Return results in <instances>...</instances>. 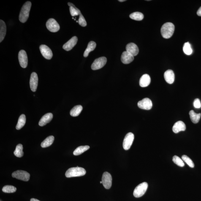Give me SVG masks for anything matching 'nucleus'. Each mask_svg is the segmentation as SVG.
<instances>
[{"label": "nucleus", "mask_w": 201, "mask_h": 201, "mask_svg": "<svg viewBox=\"0 0 201 201\" xmlns=\"http://www.w3.org/2000/svg\"><path fill=\"white\" fill-rule=\"evenodd\" d=\"M19 63L22 68H25L28 65V57L26 52L24 50H21L18 54Z\"/></svg>", "instance_id": "obj_10"}, {"label": "nucleus", "mask_w": 201, "mask_h": 201, "mask_svg": "<svg viewBox=\"0 0 201 201\" xmlns=\"http://www.w3.org/2000/svg\"><path fill=\"white\" fill-rule=\"evenodd\" d=\"M164 77L165 81L169 84L173 83L175 80V75L171 70H168L165 72Z\"/></svg>", "instance_id": "obj_18"}, {"label": "nucleus", "mask_w": 201, "mask_h": 201, "mask_svg": "<svg viewBox=\"0 0 201 201\" xmlns=\"http://www.w3.org/2000/svg\"><path fill=\"white\" fill-rule=\"evenodd\" d=\"M197 15L201 17V7L199 8L197 12Z\"/></svg>", "instance_id": "obj_35"}, {"label": "nucleus", "mask_w": 201, "mask_h": 201, "mask_svg": "<svg viewBox=\"0 0 201 201\" xmlns=\"http://www.w3.org/2000/svg\"><path fill=\"white\" fill-rule=\"evenodd\" d=\"M12 176L13 178H17V179L27 181L30 179V174L28 172L25 171L18 170L12 173Z\"/></svg>", "instance_id": "obj_5"}, {"label": "nucleus", "mask_w": 201, "mask_h": 201, "mask_svg": "<svg viewBox=\"0 0 201 201\" xmlns=\"http://www.w3.org/2000/svg\"><path fill=\"white\" fill-rule=\"evenodd\" d=\"M100 183L102 184V181H100Z\"/></svg>", "instance_id": "obj_38"}, {"label": "nucleus", "mask_w": 201, "mask_h": 201, "mask_svg": "<svg viewBox=\"0 0 201 201\" xmlns=\"http://www.w3.org/2000/svg\"><path fill=\"white\" fill-rule=\"evenodd\" d=\"M151 79L149 75L146 74L142 76L139 80V84L142 87L148 86L151 83Z\"/></svg>", "instance_id": "obj_20"}, {"label": "nucleus", "mask_w": 201, "mask_h": 201, "mask_svg": "<svg viewBox=\"0 0 201 201\" xmlns=\"http://www.w3.org/2000/svg\"><path fill=\"white\" fill-rule=\"evenodd\" d=\"M31 6L30 2H25L22 7L19 15V20L22 23H25L27 20L29 16L30 10Z\"/></svg>", "instance_id": "obj_1"}, {"label": "nucleus", "mask_w": 201, "mask_h": 201, "mask_svg": "<svg viewBox=\"0 0 201 201\" xmlns=\"http://www.w3.org/2000/svg\"><path fill=\"white\" fill-rule=\"evenodd\" d=\"M86 173V171L83 168L73 167L69 168L67 171L65 175L67 178L73 177H80L83 176Z\"/></svg>", "instance_id": "obj_3"}, {"label": "nucleus", "mask_w": 201, "mask_h": 201, "mask_svg": "<svg viewBox=\"0 0 201 201\" xmlns=\"http://www.w3.org/2000/svg\"><path fill=\"white\" fill-rule=\"evenodd\" d=\"M14 154L15 156L18 158L22 157L23 156V145L19 144L17 146L15 151L14 152Z\"/></svg>", "instance_id": "obj_28"}, {"label": "nucleus", "mask_w": 201, "mask_h": 201, "mask_svg": "<svg viewBox=\"0 0 201 201\" xmlns=\"http://www.w3.org/2000/svg\"><path fill=\"white\" fill-rule=\"evenodd\" d=\"M53 118V115L51 113H48L42 117L39 122V125L43 126L50 122Z\"/></svg>", "instance_id": "obj_19"}, {"label": "nucleus", "mask_w": 201, "mask_h": 201, "mask_svg": "<svg viewBox=\"0 0 201 201\" xmlns=\"http://www.w3.org/2000/svg\"><path fill=\"white\" fill-rule=\"evenodd\" d=\"M174 30L175 26L173 24L171 23H166L161 27V34L164 38L169 39L173 35Z\"/></svg>", "instance_id": "obj_2"}, {"label": "nucleus", "mask_w": 201, "mask_h": 201, "mask_svg": "<svg viewBox=\"0 0 201 201\" xmlns=\"http://www.w3.org/2000/svg\"><path fill=\"white\" fill-rule=\"evenodd\" d=\"M148 188V184L143 182L139 184L135 188L133 192V195L135 197H142L145 194Z\"/></svg>", "instance_id": "obj_4"}, {"label": "nucleus", "mask_w": 201, "mask_h": 201, "mask_svg": "<svg viewBox=\"0 0 201 201\" xmlns=\"http://www.w3.org/2000/svg\"><path fill=\"white\" fill-rule=\"evenodd\" d=\"M172 161L175 164L180 167H183L185 165L184 162L182 159L179 157L178 156L175 155L173 156Z\"/></svg>", "instance_id": "obj_32"}, {"label": "nucleus", "mask_w": 201, "mask_h": 201, "mask_svg": "<svg viewBox=\"0 0 201 201\" xmlns=\"http://www.w3.org/2000/svg\"><path fill=\"white\" fill-rule=\"evenodd\" d=\"M186 129V125L183 121H178L175 123L172 127V130L175 133H177L180 131H184Z\"/></svg>", "instance_id": "obj_17"}, {"label": "nucleus", "mask_w": 201, "mask_h": 201, "mask_svg": "<svg viewBox=\"0 0 201 201\" xmlns=\"http://www.w3.org/2000/svg\"><path fill=\"white\" fill-rule=\"evenodd\" d=\"M25 123H26V117L23 114L20 115L19 118L16 128L18 130L21 129L25 125Z\"/></svg>", "instance_id": "obj_27"}, {"label": "nucleus", "mask_w": 201, "mask_h": 201, "mask_svg": "<svg viewBox=\"0 0 201 201\" xmlns=\"http://www.w3.org/2000/svg\"><path fill=\"white\" fill-rule=\"evenodd\" d=\"M126 50L127 52L134 57L137 56L139 52L138 47L134 43L127 44L126 46Z\"/></svg>", "instance_id": "obj_15"}, {"label": "nucleus", "mask_w": 201, "mask_h": 201, "mask_svg": "<svg viewBox=\"0 0 201 201\" xmlns=\"http://www.w3.org/2000/svg\"><path fill=\"white\" fill-rule=\"evenodd\" d=\"M183 51L185 54L188 55H191L193 52V50L189 42L185 43L183 46Z\"/></svg>", "instance_id": "obj_30"}, {"label": "nucleus", "mask_w": 201, "mask_h": 201, "mask_svg": "<svg viewBox=\"0 0 201 201\" xmlns=\"http://www.w3.org/2000/svg\"><path fill=\"white\" fill-rule=\"evenodd\" d=\"M190 118L193 123L196 124L199 122L201 116V113L197 114L193 110H191L189 112Z\"/></svg>", "instance_id": "obj_23"}, {"label": "nucleus", "mask_w": 201, "mask_h": 201, "mask_svg": "<svg viewBox=\"0 0 201 201\" xmlns=\"http://www.w3.org/2000/svg\"><path fill=\"white\" fill-rule=\"evenodd\" d=\"M54 137L50 136L46 138L41 143V146L43 148H47L53 144L54 140Z\"/></svg>", "instance_id": "obj_24"}, {"label": "nucleus", "mask_w": 201, "mask_h": 201, "mask_svg": "<svg viewBox=\"0 0 201 201\" xmlns=\"http://www.w3.org/2000/svg\"><path fill=\"white\" fill-rule=\"evenodd\" d=\"M134 59V57L127 51L123 52L121 56V61L124 64H129Z\"/></svg>", "instance_id": "obj_16"}, {"label": "nucleus", "mask_w": 201, "mask_h": 201, "mask_svg": "<svg viewBox=\"0 0 201 201\" xmlns=\"http://www.w3.org/2000/svg\"><path fill=\"white\" fill-rule=\"evenodd\" d=\"M134 139V135L132 133H128L125 137L123 142V148L124 150H128L130 149Z\"/></svg>", "instance_id": "obj_8"}, {"label": "nucleus", "mask_w": 201, "mask_h": 201, "mask_svg": "<svg viewBox=\"0 0 201 201\" xmlns=\"http://www.w3.org/2000/svg\"><path fill=\"white\" fill-rule=\"evenodd\" d=\"M6 32V27L5 23L2 20H0V42L4 40Z\"/></svg>", "instance_id": "obj_21"}, {"label": "nucleus", "mask_w": 201, "mask_h": 201, "mask_svg": "<svg viewBox=\"0 0 201 201\" xmlns=\"http://www.w3.org/2000/svg\"><path fill=\"white\" fill-rule=\"evenodd\" d=\"M83 107L81 105H76L71 110L70 115L73 117H77L80 115L82 111Z\"/></svg>", "instance_id": "obj_25"}, {"label": "nucleus", "mask_w": 201, "mask_h": 201, "mask_svg": "<svg viewBox=\"0 0 201 201\" xmlns=\"http://www.w3.org/2000/svg\"><path fill=\"white\" fill-rule=\"evenodd\" d=\"M193 105L194 107L196 108H199L201 107V104L200 99H196L194 100Z\"/></svg>", "instance_id": "obj_34"}, {"label": "nucleus", "mask_w": 201, "mask_h": 201, "mask_svg": "<svg viewBox=\"0 0 201 201\" xmlns=\"http://www.w3.org/2000/svg\"><path fill=\"white\" fill-rule=\"evenodd\" d=\"M96 42H93V41H91V42H89L87 47L86 50H85L84 53V57H85V58L87 57L90 52L94 50L96 48Z\"/></svg>", "instance_id": "obj_22"}, {"label": "nucleus", "mask_w": 201, "mask_h": 201, "mask_svg": "<svg viewBox=\"0 0 201 201\" xmlns=\"http://www.w3.org/2000/svg\"><path fill=\"white\" fill-rule=\"evenodd\" d=\"M107 62V59L105 57L96 58L92 64L91 69L93 70H96L102 68L105 65Z\"/></svg>", "instance_id": "obj_6"}, {"label": "nucleus", "mask_w": 201, "mask_h": 201, "mask_svg": "<svg viewBox=\"0 0 201 201\" xmlns=\"http://www.w3.org/2000/svg\"><path fill=\"white\" fill-rule=\"evenodd\" d=\"M126 1H125V0H119V1H118L120 2H123Z\"/></svg>", "instance_id": "obj_37"}, {"label": "nucleus", "mask_w": 201, "mask_h": 201, "mask_svg": "<svg viewBox=\"0 0 201 201\" xmlns=\"http://www.w3.org/2000/svg\"><path fill=\"white\" fill-rule=\"evenodd\" d=\"M130 17L133 20H141L143 19L144 15L143 14L140 12L133 13L130 15Z\"/></svg>", "instance_id": "obj_29"}, {"label": "nucleus", "mask_w": 201, "mask_h": 201, "mask_svg": "<svg viewBox=\"0 0 201 201\" xmlns=\"http://www.w3.org/2000/svg\"><path fill=\"white\" fill-rule=\"evenodd\" d=\"M38 84V77L37 74L35 72H33L30 79V85L31 91L36 92L37 90Z\"/></svg>", "instance_id": "obj_13"}, {"label": "nucleus", "mask_w": 201, "mask_h": 201, "mask_svg": "<svg viewBox=\"0 0 201 201\" xmlns=\"http://www.w3.org/2000/svg\"><path fill=\"white\" fill-rule=\"evenodd\" d=\"M102 184L106 189H109L112 186V178L111 175L108 172H104L102 178Z\"/></svg>", "instance_id": "obj_9"}, {"label": "nucleus", "mask_w": 201, "mask_h": 201, "mask_svg": "<svg viewBox=\"0 0 201 201\" xmlns=\"http://www.w3.org/2000/svg\"><path fill=\"white\" fill-rule=\"evenodd\" d=\"M17 190V188L12 186H6L4 187L2 189L3 192L6 193H13L15 192Z\"/></svg>", "instance_id": "obj_31"}, {"label": "nucleus", "mask_w": 201, "mask_h": 201, "mask_svg": "<svg viewBox=\"0 0 201 201\" xmlns=\"http://www.w3.org/2000/svg\"><path fill=\"white\" fill-rule=\"evenodd\" d=\"M182 159L191 168H194V165L193 162L192 160L190 158L188 157V156L186 155H183L182 156Z\"/></svg>", "instance_id": "obj_33"}, {"label": "nucleus", "mask_w": 201, "mask_h": 201, "mask_svg": "<svg viewBox=\"0 0 201 201\" xmlns=\"http://www.w3.org/2000/svg\"><path fill=\"white\" fill-rule=\"evenodd\" d=\"M139 108L145 110H149L152 107V103L151 99L148 98H145L139 101L137 103Z\"/></svg>", "instance_id": "obj_12"}, {"label": "nucleus", "mask_w": 201, "mask_h": 201, "mask_svg": "<svg viewBox=\"0 0 201 201\" xmlns=\"http://www.w3.org/2000/svg\"><path fill=\"white\" fill-rule=\"evenodd\" d=\"M30 201H40L39 200H37V199H31Z\"/></svg>", "instance_id": "obj_36"}, {"label": "nucleus", "mask_w": 201, "mask_h": 201, "mask_svg": "<svg viewBox=\"0 0 201 201\" xmlns=\"http://www.w3.org/2000/svg\"><path fill=\"white\" fill-rule=\"evenodd\" d=\"M41 53L46 59L50 60L53 57V53L49 47L46 45H42L39 46Z\"/></svg>", "instance_id": "obj_11"}, {"label": "nucleus", "mask_w": 201, "mask_h": 201, "mask_svg": "<svg viewBox=\"0 0 201 201\" xmlns=\"http://www.w3.org/2000/svg\"><path fill=\"white\" fill-rule=\"evenodd\" d=\"M77 38L76 36H74L63 45V48L67 51L72 50L77 44Z\"/></svg>", "instance_id": "obj_14"}, {"label": "nucleus", "mask_w": 201, "mask_h": 201, "mask_svg": "<svg viewBox=\"0 0 201 201\" xmlns=\"http://www.w3.org/2000/svg\"><path fill=\"white\" fill-rule=\"evenodd\" d=\"M46 25L47 29L52 32H57L60 30L59 25L54 19H49L47 22Z\"/></svg>", "instance_id": "obj_7"}, {"label": "nucleus", "mask_w": 201, "mask_h": 201, "mask_svg": "<svg viewBox=\"0 0 201 201\" xmlns=\"http://www.w3.org/2000/svg\"><path fill=\"white\" fill-rule=\"evenodd\" d=\"M90 147L89 146H79L74 151L73 154L74 155L77 156L82 154L85 152L89 149Z\"/></svg>", "instance_id": "obj_26"}]
</instances>
